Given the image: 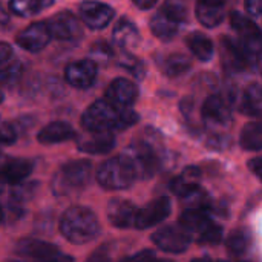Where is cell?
<instances>
[{
  "mask_svg": "<svg viewBox=\"0 0 262 262\" xmlns=\"http://www.w3.org/2000/svg\"><path fill=\"white\" fill-rule=\"evenodd\" d=\"M140 117L130 107H118L100 98L81 115V126L86 132H120L138 123Z\"/></svg>",
  "mask_w": 262,
  "mask_h": 262,
  "instance_id": "obj_1",
  "label": "cell"
},
{
  "mask_svg": "<svg viewBox=\"0 0 262 262\" xmlns=\"http://www.w3.org/2000/svg\"><path fill=\"white\" fill-rule=\"evenodd\" d=\"M60 233L75 246H84L97 239L101 233V226L97 215L83 206H72L64 210L60 218Z\"/></svg>",
  "mask_w": 262,
  "mask_h": 262,
  "instance_id": "obj_2",
  "label": "cell"
},
{
  "mask_svg": "<svg viewBox=\"0 0 262 262\" xmlns=\"http://www.w3.org/2000/svg\"><path fill=\"white\" fill-rule=\"evenodd\" d=\"M92 164L88 160H74L63 164L52 177V193L58 198H69L83 192L91 183Z\"/></svg>",
  "mask_w": 262,
  "mask_h": 262,
  "instance_id": "obj_3",
  "label": "cell"
},
{
  "mask_svg": "<svg viewBox=\"0 0 262 262\" xmlns=\"http://www.w3.org/2000/svg\"><path fill=\"white\" fill-rule=\"evenodd\" d=\"M95 178L106 190H124L132 187L138 180L134 164L126 154L103 161L97 169Z\"/></svg>",
  "mask_w": 262,
  "mask_h": 262,
  "instance_id": "obj_4",
  "label": "cell"
},
{
  "mask_svg": "<svg viewBox=\"0 0 262 262\" xmlns=\"http://www.w3.org/2000/svg\"><path fill=\"white\" fill-rule=\"evenodd\" d=\"M126 155L134 164L137 177L141 180L152 178L161 167V154L152 140H137L134 141Z\"/></svg>",
  "mask_w": 262,
  "mask_h": 262,
  "instance_id": "obj_5",
  "label": "cell"
},
{
  "mask_svg": "<svg viewBox=\"0 0 262 262\" xmlns=\"http://www.w3.org/2000/svg\"><path fill=\"white\" fill-rule=\"evenodd\" d=\"M201 120L213 134L224 130L232 124V106L223 95H210L201 104Z\"/></svg>",
  "mask_w": 262,
  "mask_h": 262,
  "instance_id": "obj_6",
  "label": "cell"
},
{
  "mask_svg": "<svg viewBox=\"0 0 262 262\" xmlns=\"http://www.w3.org/2000/svg\"><path fill=\"white\" fill-rule=\"evenodd\" d=\"M150 239L160 250L173 255L184 253L192 243V236L187 232H184L180 226L160 227L152 233Z\"/></svg>",
  "mask_w": 262,
  "mask_h": 262,
  "instance_id": "obj_7",
  "label": "cell"
},
{
  "mask_svg": "<svg viewBox=\"0 0 262 262\" xmlns=\"http://www.w3.org/2000/svg\"><path fill=\"white\" fill-rule=\"evenodd\" d=\"M170 212H172V203L167 196L155 198L150 203H147L144 207L137 210L134 227H137L138 230H147L150 227H157L164 220H167Z\"/></svg>",
  "mask_w": 262,
  "mask_h": 262,
  "instance_id": "obj_8",
  "label": "cell"
},
{
  "mask_svg": "<svg viewBox=\"0 0 262 262\" xmlns=\"http://www.w3.org/2000/svg\"><path fill=\"white\" fill-rule=\"evenodd\" d=\"M80 20L91 29L100 31L104 29L115 17V11L112 6L98 2V0H84L78 6Z\"/></svg>",
  "mask_w": 262,
  "mask_h": 262,
  "instance_id": "obj_9",
  "label": "cell"
},
{
  "mask_svg": "<svg viewBox=\"0 0 262 262\" xmlns=\"http://www.w3.org/2000/svg\"><path fill=\"white\" fill-rule=\"evenodd\" d=\"M46 23L52 38L61 41H75L83 35L81 23L77 18V15L72 14L71 11H60L55 15H52Z\"/></svg>",
  "mask_w": 262,
  "mask_h": 262,
  "instance_id": "obj_10",
  "label": "cell"
},
{
  "mask_svg": "<svg viewBox=\"0 0 262 262\" xmlns=\"http://www.w3.org/2000/svg\"><path fill=\"white\" fill-rule=\"evenodd\" d=\"M52 40L51 31L46 21H34L23 31H20L15 37L17 46L28 52H40L45 49Z\"/></svg>",
  "mask_w": 262,
  "mask_h": 262,
  "instance_id": "obj_11",
  "label": "cell"
},
{
  "mask_svg": "<svg viewBox=\"0 0 262 262\" xmlns=\"http://www.w3.org/2000/svg\"><path fill=\"white\" fill-rule=\"evenodd\" d=\"M97 75H98V64L91 58L72 61L64 68L66 83L77 89L91 88L95 83Z\"/></svg>",
  "mask_w": 262,
  "mask_h": 262,
  "instance_id": "obj_12",
  "label": "cell"
},
{
  "mask_svg": "<svg viewBox=\"0 0 262 262\" xmlns=\"http://www.w3.org/2000/svg\"><path fill=\"white\" fill-rule=\"evenodd\" d=\"M137 207L132 201L124 200V198H114L109 201L106 207V216L111 226L115 229L127 230L134 227L135 224V215H137Z\"/></svg>",
  "mask_w": 262,
  "mask_h": 262,
  "instance_id": "obj_13",
  "label": "cell"
},
{
  "mask_svg": "<svg viewBox=\"0 0 262 262\" xmlns=\"http://www.w3.org/2000/svg\"><path fill=\"white\" fill-rule=\"evenodd\" d=\"M34 164L25 158H0V181L3 184L15 186L25 181L32 173Z\"/></svg>",
  "mask_w": 262,
  "mask_h": 262,
  "instance_id": "obj_14",
  "label": "cell"
},
{
  "mask_svg": "<svg viewBox=\"0 0 262 262\" xmlns=\"http://www.w3.org/2000/svg\"><path fill=\"white\" fill-rule=\"evenodd\" d=\"M138 98V88L135 83L124 77H118L111 81L106 89V100L118 107H130Z\"/></svg>",
  "mask_w": 262,
  "mask_h": 262,
  "instance_id": "obj_15",
  "label": "cell"
},
{
  "mask_svg": "<svg viewBox=\"0 0 262 262\" xmlns=\"http://www.w3.org/2000/svg\"><path fill=\"white\" fill-rule=\"evenodd\" d=\"M215 224L210 212L203 209H186L180 216V227L196 239L203 236Z\"/></svg>",
  "mask_w": 262,
  "mask_h": 262,
  "instance_id": "obj_16",
  "label": "cell"
},
{
  "mask_svg": "<svg viewBox=\"0 0 262 262\" xmlns=\"http://www.w3.org/2000/svg\"><path fill=\"white\" fill-rule=\"evenodd\" d=\"M117 144L114 132H86V135L78 137L77 147L78 150L91 155L109 154Z\"/></svg>",
  "mask_w": 262,
  "mask_h": 262,
  "instance_id": "obj_17",
  "label": "cell"
},
{
  "mask_svg": "<svg viewBox=\"0 0 262 262\" xmlns=\"http://www.w3.org/2000/svg\"><path fill=\"white\" fill-rule=\"evenodd\" d=\"M221 61L227 72H244L250 69L239 41L230 37L221 38Z\"/></svg>",
  "mask_w": 262,
  "mask_h": 262,
  "instance_id": "obj_18",
  "label": "cell"
},
{
  "mask_svg": "<svg viewBox=\"0 0 262 262\" xmlns=\"http://www.w3.org/2000/svg\"><path fill=\"white\" fill-rule=\"evenodd\" d=\"M58 247L41 239H34V238H25L20 239L15 244V253L23 258V259H31V261H41L46 259L55 253H58Z\"/></svg>",
  "mask_w": 262,
  "mask_h": 262,
  "instance_id": "obj_19",
  "label": "cell"
},
{
  "mask_svg": "<svg viewBox=\"0 0 262 262\" xmlns=\"http://www.w3.org/2000/svg\"><path fill=\"white\" fill-rule=\"evenodd\" d=\"M200 187H201V169L196 166L186 167L178 177H175L170 181L172 193L183 198V200Z\"/></svg>",
  "mask_w": 262,
  "mask_h": 262,
  "instance_id": "obj_20",
  "label": "cell"
},
{
  "mask_svg": "<svg viewBox=\"0 0 262 262\" xmlns=\"http://www.w3.org/2000/svg\"><path fill=\"white\" fill-rule=\"evenodd\" d=\"M77 137L75 129L64 121H52L46 124L37 135L38 143L51 146V144H60L69 140H74Z\"/></svg>",
  "mask_w": 262,
  "mask_h": 262,
  "instance_id": "obj_21",
  "label": "cell"
},
{
  "mask_svg": "<svg viewBox=\"0 0 262 262\" xmlns=\"http://www.w3.org/2000/svg\"><path fill=\"white\" fill-rule=\"evenodd\" d=\"M224 2H212V0H198L196 3V18L206 28H216L223 23L226 17Z\"/></svg>",
  "mask_w": 262,
  "mask_h": 262,
  "instance_id": "obj_22",
  "label": "cell"
},
{
  "mask_svg": "<svg viewBox=\"0 0 262 262\" xmlns=\"http://www.w3.org/2000/svg\"><path fill=\"white\" fill-rule=\"evenodd\" d=\"M181 23H178L173 17H170L163 9L157 11L150 18V31L161 41H170L180 31Z\"/></svg>",
  "mask_w": 262,
  "mask_h": 262,
  "instance_id": "obj_23",
  "label": "cell"
},
{
  "mask_svg": "<svg viewBox=\"0 0 262 262\" xmlns=\"http://www.w3.org/2000/svg\"><path fill=\"white\" fill-rule=\"evenodd\" d=\"M112 37H114V43L120 49L127 51V49H132L138 45L140 31L134 21H130L129 18H121L115 23L114 31H112Z\"/></svg>",
  "mask_w": 262,
  "mask_h": 262,
  "instance_id": "obj_24",
  "label": "cell"
},
{
  "mask_svg": "<svg viewBox=\"0 0 262 262\" xmlns=\"http://www.w3.org/2000/svg\"><path fill=\"white\" fill-rule=\"evenodd\" d=\"M38 181H21L15 186H12V190L9 192V209L14 215H21L23 209L21 206L29 203L38 192Z\"/></svg>",
  "mask_w": 262,
  "mask_h": 262,
  "instance_id": "obj_25",
  "label": "cell"
},
{
  "mask_svg": "<svg viewBox=\"0 0 262 262\" xmlns=\"http://www.w3.org/2000/svg\"><path fill=\"white\" fill-rule=\"evenodd\" d=\"M235 106L246 115L259 118L262 111V91L259 83H252L246 88Z\"/></svg>",
  "mask_w": 262,
  "mask_h": 262,
  "instance_id": "obj_26",
  "label": "cell"
},
{
  "mask_svg": "<svg viewBox=\"0 0 262 262\" xmlns=\"http://www.w3.org/2000/svg\"><path fill=\"white\" fill-rule=\"evenodd\" d=\"M186 46L189 48V51L193 54V57H196L200 61H210L215 55V46L213 41L201 32H192L186 37Z\"/></svg>",
  "mask_w": 262,
  "mask_h": 262,
  "instance_id": "obj_27",
  "label": "cell"
},
{
  "mask_svg": "<svg viewBox=\"0 0 262 262\" xmlns=\"http://www.w3.org/2000/svg\"><path fill=\"white\" fill-rule=\"evenodd\" d=\"M230 25L233 31L241 37V40H262L261 28L238 11L230 14Z\"/></svg>",
  "mask_w": 262,
  "mask_h": 262,
  "instance_id": "obj_28",
  "label": "cell"
},
{
  "mask_svg": "<svg viewBox=\"0 0 262 262\" xmlns=\"http://www.w3.org/2000/svg\"><path fill=\"white\" fill-rule=\"evenodd\" d=\"M250 246H252V232L247 227H236L226 238V247L229 253L233 256L246 255Z\"/></svg>",
  "mask_w": 262,
  "mask_h": 262,
  "instance_id": "obj_29",
  "label": "cell"
},
{
  "mask_svg": "<svg viewBox=\"0 0 262 262\" xmlns=\"http://www.w3.org/2000/svg\"><path fill=\"white\" fill-rule=\"evenodd\" d=\"M55 0H9V11L17 17H32L49 9Z\"/></svg>",
  "mask_w": 262,
  "mask_h": 262,
  "instance_id": "obj_30",
  "label": "cell"
},
{
  "mask_svg": "<svg viewBox=\"0 0 262 262\" xmlns=\"http://www.w3.org/2000/svg\"><path fill=\"white\" fill-rule=\"evenodd\" d=\"M192 68V60L184 54H170L161 61V69L167 77H180Z\"/></svg>",
  "mask_w": 262,
  "mask_h": 262,
  "instance_id": "obj_31",
  "label": "cell"
},
{
  "mask_svg": "<svg viewBox=\"0 0 262 262\" xmlns=\"http://www.w3.org/2000/svg\"><path fill=\"white\" fill-rule=\"evenodd\" d=\"M239 144L246 150L259 152L262 149V126L259 121H252L244 126L241 130Z\"/></svg>",
  "mask_w": 262,
  "mask_h": 262,
  "instance_id": "obj_32",
  "label": "cell"
},
{
  "mask_svg": "<svg viewBox=\"0 0 262 262\" xmlns=\"http://www.w3.org/2000/svg\"><path fill=\"white\" fill-rule=\"evenodd\" d=\"M161 9L181 25H184L189 18V8L186 0H166Z\"/></svg>",
  "mask_w": 262,
  "mask_h": 262,
  "instance_id": "obj_33",
  "label": "cell"
},
{
  "mask_svg": "<svg viewBox=\"0 0 262 262\" xmlns=\"http://www.w3.org/2000/svg\"><path fill=\"white\" fill-rule=\"evenodd\" d=\"M89 54L92 55L91 60L95 63H107L115 58V51L107 41H97L91 46Z\"/></svg>",
  "mask_w": 262,
  "mask_h": 262,
  "instance_id": "obj_34",
  "label": "cell"
},
{
  "mask_svg": "<svg viewBox=\"0 0 262 262\" xmlns=\"http://www.w3.org/2000/svg\"><path fill=\"white\" fill-rule=\"evenodd\" d=\"M23 74V66L21 63H11L5 64V68L0 69V86H12L15 84Z\"/></svg>",
  "mask_w": 262,
  "mask_h": 262,
  "instance_id": "obj_35",
  "label": "cell"
},
{
  "mask_svg": "<svg viewBox=\"0 0 262 262\" xmlns=\"http://www.w3.org/2000/svg\"><path fill=\"white\" fill-rule=\"evenodd\" d=\"M118 64L123 68V69H126V71H129L135 78H143L144 77V74H146V68H144V64H143V61L140 60V58H137V57H134V55H130V54H127L126 51L123 52V57H121V60L118 61Z\"/></svg>",
  "mask_w": 262,
  "mask_h": 262,
  "instance_id": "obj_36",
  "label": "cell"
},
{
  "mask_svg": "<svg viewBox=\"0 0 262 262\" xmlns=\"http://www.w3.org/2000/svg\"><path fill=\"white\" fill-rule=\"evenodd\" d=\"M223 238H224V230L220 224L215 223L201 238L196 239V243L201 246H218L223 241Z\"/></svg>",
  "mask_w": 262,
  "mask_h": 262,
  "instance_id": "obj_37",
  "label": "cell"
},
{
  "mask_svg": "<svg viewBox=\"0 0 262 262\" xmlns=\"http://www.w3.org/2000/svg\"><path fill=\"white\" fill-rule=\"evenodd\" d=\"M17 140V129L11 123H0V146L14 144Z\"/></svg>",
  "mask_w": 262,
  "mask_h": 262,
  "instance_id": "obj_38",
  "label": "cell"
},
{
  "mask_svg": "<svg viewBox=\"0 0 262 262\" xmlns=\"http://www.w3.org/2000/svg\"><path fill=\"white\" fill-rule=\"evenodd\" d=\"M84 262H112V256H111V246L104 244L101 247H98L88 259Z\"/></svg>",
  "mask_w": 262,
  "mask_h": 262,
  "instance_id": "obj_39",
  "label": "cell"
},
{
  "mask_svg": "<svg viewBox=\"0 0 262 262\" xmlns=\"http://www.w3.org/2000/svg\"><path fill=\"white\" fill-rule=\"evenodd\" d=\"M209 147L210 149H216V150H223V149H226V147H229V144H230V138L227 137V135H224V134H212L210 135V138H209Z\"/></svg>",
  "mask_w": 262,
  "mask_h": 262,
  "instance_id": "obj_40",
  "label": "cell"
},
{
  "mask_svg": "<svg viewBox=\"0 0 262 262\" xmlns=\"http://www.w3.org/2000/svg\"><path fill=\"white\" fill-rule=\"evenodd\" d=\"M157 258L155 252L154 250H149V249H144L132 256H127V258H123L120 262H152Z\"/></svg>",
  "mask_w": 262,
  "mask_h": 262,
  "instance_id": "obj_41",
  "label": "cell"
},
{
  "mask_svg": "<svg viewBox=\"0 0 262 262\" xmlns=\"http://www.w3.org/2000/svg\"><path fill=\"white\" fill-rule=\"evenodd\" d=\"M246 5V11L249 12V15L259 18L262 14V0H244Z\"/></svg>",
  "mask_w": 262,
  "mask_h": 262,
  "instance_id": "obj_42",
  "label": "cell"
},
{
  "mask_svg": "<svg viewBox=\"0 0 262 262\" xmlns=\"http://www.w3.org/2000/svg\"><path fill=\"white\" fill-rule=\"evenodd\" d=\"M12 46L6 41H0V68L5 66L11 58H12Z\"/></svg>",
  "mask_w": 262,
  "mask_h": 262,
  "instance_id": "obj_43",
  "label": "cell"
},
{
  "mask_svg": "<svg viewBox=\"0 0 262 262\" xmlns=\"http://www.w3.org/2000/svg\"><path fill=\"white\" fill-rule=\"evenodd\" d=\"M249 169L253 172V175L258 178V180H261L262 178V160L261 157H255L253 160H250L249 161Z\"/></svg>",
  "mask_w": 262,
  "mask_h": 262,
  "instance_id": "obj_44",
  "label": "cell"
},
{
  "mask_svg": "<svg viewBox=\"0 0 262 262\" xmlns=\"http://www.w3.org/2000/svg\"><path fill=\"white\" fill-rule=\"evenodd\" d=\"M32 262H74V259L71 258V256H68V255H63V253H55V255H52V256H49V258H46V259H41V261H32Z\"/></svg>",
  "mask_w": 262,
  "mask_h": 262,
  "instance_id": "obj_45",
  "label": "cell"
},
{
  "mask_svg": "<svg viewBox=\"0 0 262 262\" xmlns=\"http://www.w3.org/2000/svg\"><path fill=\"white\" fill-rule=\"evenodd\" d=\"M158 0H132V3L138 8V9H143V11H147V9H152L155 5H157Z\"/></svg>",
  "mask_w": 262,
  "mask_h": 262,
  "instance_id": "obj_46",
  "label": "cell"
},
{
  "mask_svg": "<svg viewBox=\"0 0 262 262\" xmlns=\"http://www.w3.org/2000/svg\"><path fill=\"white\" fill-rule=\"evenodd\" d=\"M9 21V15H8V11L5 9V6L0 3V25H5Z\"/></svg>",
  "mask_w": 262,
  "mask_h": 262,
  "instance_id": "obj_47",
  "label": "cell"
},
{
  "mask_svg": "<svg viewBox=\"0 0 262 262\" xmlns=\"http://www.w3.org/2000/svg\"><path fill=\"white\" fill-rule=\"evenodd\" d=\"M192 262H213V261L204 256V258H195V259H192Z\"/></svg>",
  "mask_w": 262,
  "mask_h": 262,
  "instance_id": "obj_48",
  "label": "cell"
},
{
  "mask_svg": "<svg viewBox=\"0 0 262 262\" xmlns=\"http://www.w3.org/2000/svg\"><path fill=\"white\" fill-rule=\"evenodd\" d=\"M3 220H5V213H3V209H2V206H0V224L3 223Z\"/></svg>",
  "mask_w": 262,
  "mask_h": 262,
  "instance_id": "obj_49",
  "label": "cell"
},
{
  "mask_svg": "<svg viewBox=\"0 0 262 262\" xmlns=\"http://www.w3.org/2000/svg\"><path fill=\"white\" fill-rule=\"evenodd\" d=\"M5 262H28L26 259H8V261Z\"/></svg>",
  "mask_w": 262,
  "mask_h": 262,
  "instance_id": "obj_50",
  "label": "cell"
},
{
  "mask_svg": "<svg viewBox=\"0 0 262 262\" xmlns=\"http://www.w3.org/2000/svg\"><path fill=\"white\" fill-rule=\"evenodd\" d=\"M3 98H5V95H3V92H2V91H0V103H2V101H3Z\"/></svg>",
  "mask_w": 262,
  "mask_h": 262,
  "instance_id": "obj_51",
  "label": "cell"
},
{
  "mask_svg": "<svg viewBox=\"0 0 262 262\" xmlns=\"http://www.w3.org/2000/svg\"><path fill=\"white\" fill-rule=\"evenodd\" d=\"M2 190H3V183L0 181V193H2Z\"/></svg>",
  "mask_w": 262,
  "mask_h": 262,
  "instance_id": "obj_52",
  "label": "cell"
},
{
  "mask_svg": "<svg viewBox=\"0 0 262 262\" xmlns=\"http://www.w3.org/2000/svg\"><path fill=\"white\" fill-rule=\"evenodd\" d=\"M212 2H224L226 3V0H212Z\"/></svg>",
  "mask_w": 262,
  "mask_h": 262,
  "instance_id": "obj_53",
  "label": "cell"
},
{
  "mask_svg": "<svg viewBox=\"0 0 262 262\" xmlns=\"http://www.w3.org/2000/svg\"><path fill=\"white\" fill-rule=\"evenodd\" d=\"M243 262H246V261H243Z\"/></svg>",
  "mask_w": 262,
  "mask_h": 262,
  "instance_id": "obj_54",
  "label": "cell"
}]
</instances>
